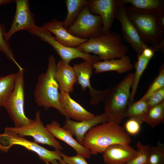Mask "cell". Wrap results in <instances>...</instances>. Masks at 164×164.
I'll list each match as a JSON object with an SVG mask.
<instances>
[{"label":"cell","instance_id":"cell-1","mask_svg":"<svg viewBox=\"0 0 164 164\" xmlns=\"http://www.w3.org/2000/svg\"><path fill=\"white\" fill-rule=\"evenodd\" d=\"M131 138L124 128L111 122H106L95 126L86 134L83 145L91 155L102 153L110 145L117 144L129 145Z\"/></svg>","mask_w":164,"mask_h":164},{"label":"cell","instance_id":"cell-2","mask_svg":"<svg viewBox=\"0 0 164 164\" xmlns=\"http://www.w3.org/2000/svg\"><path fill=\"white\" fill-rule=\"evenodd\" d=\"M56 63L54 56L50 55L48 59L47 68L45 73L39 75L34 91L36 104L45 110L53 108L66 118L69 115L60 102V93L55 77Z\"/></svg>","mask_w":164,"mask_h":164},{"label":"cell","instance_id":"cell-3","mask_svg":"<svg viewBox=\"0 0 164 164\" xmlns=\"http://www.w3.org/2000/svg\"><path fill=\"white\" fill-rule=\"evenodd\" d=\"M125 8L128 18L144 43L152 44L164 39L162 16L155 12L139 9L128 5H125Z\"/></svg>","mask_w":164,"mask_h":164},{"label":"cell","instance_id":"cell-4","mask_svg":"<svg viewBox=\"0 0 164 164\" xmlns=\"http://www.w3.org/2000/svg\"><path fill=\"white\" fill-rule=\"evenodd\" d=\"M133 75L130 73L115 86L111 88L109 87L103 101L104 113L107 122L119 125L125 118L130 96Z\"/></svg>","mask_w":164,"mask_h":164},{"label":"cell","instance_id":"cell-5","mask_svg":"<svg viewBox=\"0 0 164 164\" xmlns=\"http://www.w3.org/2000/svg\"><path fill=\"white\" fill-rule=\"evenodd\" d=\"M77 47L84 53H93L104 60L121 58L126 55L128 51L121 35L111 31L88 39Z\"/></svg>","mask_w":164,"mask_h":164},{"label":"cell","instance_id":"cell-6","mask_svg":"<svg viewBox=\"0 0 164 164\" xmlns=\"http://www.w3.org/2000/svg\"><path fill=\"white\" fill-rule=\"evenodd\" d=\"M24 71L23 68L19 69L16 73L14 89L4 106L17 128L29 125L33 121L27 117L24 112Z\"/></svg>","mask_w":164,"mask_h":164},{"label":"cell","instance_id":"cell-7","mask_svg":"<svg viewBox=\"0 0 164 164\" xmlns=\"http://www.w3.org/2000/svg\"><path fill=\"white\" fill-rule=\"evenodd\" d=\"M27 31L51 46L61 58V60L65 64H69L71 60L77 58H81L92 64L100 60L98 56L84 53L77 47H70L63 45L43 26L36 25Z\"/></svg>","mask_w":164,"mask_h":164},{"label":"cell","instance_id":"cell-8","mask_svg":"<svg viewBox=\"0 0 164 164\" xmlns=\"http://www.w3.org/2000/svg\"><path fill=\"white\" fill-rule=\"evenodd\" d=\"M18 145L36 153L40 159L45 163L52 162L55 160H62L61 150H48L37 143L29 141L24 137L20 136L5 131L0 134V151L6 152L13 145Z\"/></svg>","mask_w":164,"mask_h":164},{"label":"cell","instance_id":"cell-9","mask_svg":"<svg viewBox=\"0 0 164 164\" xmlns=\"http://www.w3.org/2000/svg\"><path fill=\"white\" fill-rule=\"evenodd\" d=\"M102 26L101 17L92 14L87 5L84 7L67 30L76 37L88 39L102 35Z\"/></svg>","mask_w":164,"mask_h":164},{"label":"cell","instance_id":"cell-10","mask_svg":"<svg viewBox=\"0 0 164 164\" xmlns=\"http://www.w3.org/2000/svg\"><path fill=\"white\" fill-rule=\"evenodd\" d=\"M5 131L21 137L31 136L34 142L48 145L56 149H63L60 142L44 125L39 111L36 113L34 120L30 125L20 128L8 127Z\"/></svg>","mask_w":164,"mask_h":164},{"label":"cell","instance_id":"cell-11","mask_svg":"<svg viewBox=\"0 0 164 164\" xmlns=\"http://www.w3.org/2000/svg\"><path fill=\"white\" fill-rule=\"evenodd\" d=\"M15 15L11 27L4 33V37L8 41L12 36L18 31L27 30L36 26L34 15L30 10L28 0H16Z\"/></svg>","mask_w":164,"mask_h":164},{"label":"cell","instance_id":"cell-12","mask_svg":"<svg viewBox=\"0 0 164 164\" xmlns=\"http://www.w3.org/2000/svg\"><path fill=\"white\" fill-rule=\"evenodd\" d=\"M91 63L84 61L79 64H75L73 67L77 77V84L79 85L82 90L86 92L88 88L91 96V105H96L103 101L104 98L109 87L102 91L94 89L91 86L90 78L94 70Z\"/></svg>","mask_w":164,"mask_h":164},{"label":"cell","instance_id":"cell-13","mask_svg":"<svg viewBox=\"0 0 164 164\" xmlns=\"http://www.w3.org/2000/svg\"><path fill=\"white\" fill-rule=\"evenodd\" d=\"M117 2L118 7L115 18L120 22L123 39L130 45L138 54H141L148 46L142 40L136 29L128 18L125 5Z\"/></svg>","mask_w":164,"mask_h":164},{"label":"cell","instance_id":"cell-14","mask_svg":"<svg viewBox=\"0 0 164 164\" xmlns=\"http://www.w3.org/2000/svg\"><path fill=\"white\" fill-rule=\"evenodd\" d=\"M87 5L91 12L102 19L103 34L108 32L112 26L118 5L116 0H89Z\"/></svg>","mask_w":164,"mask_h":164},{"label":"cell","instance_id":"cell-15","mask_svg":"<svg viewBox=\"0 0 164 164\" xmlns=\"http://www.w3.org/2000/svg\"><path fill=\"white\" fill-rule=\"evenodd\" d=\"M106 122L107 120L104 113L80 121H74L70 118H66L63 128L74 135L76 141L83 145L85 135L88 131L95 126Z\"/></svg>","mask_w":164,"mask_h":164},{"label":"cell","instance_id":"cell-16","mask_svg":"<svg viewBox=\"0 0 164 164\" xmlns=\"http://www.w3.org/2000/svg\"><path fill=\"white\" fill-rule=\"evenodd\" d=\"M137 150L128 145H111L102 153L105 164H126L136 155Z\"/></svg>","mask_w":164,"mask_h":164},{"label":"cell","instance_id":"cell-17","mask_svg":"<svg viewBox=\"0 0 164 164\" xmlns=\"http://www.w3.org/2000/svg\"><path fill=\"white\" fill-rule=\"evenodd\" d=\"M54 34L55 39L63 45L68 47H76L88 39L80 38L70 33L63 26L62 22L56 19L45 23L43 26Z\"/></svg>","mask_w":164,"mask_h":164},{"label":"cell","instance_id":"cell-18","mask_svg":"<svg viewBox=\"0 0 164 164\" xmlns=\"http://www.w3.org/2000/svg\"><path fill=\"white\" fill-rule=\"evenodd\" d=\"M46 128L55 138L63 141L72 148L77 152V155L85 159H89L91 155L90 151L86 148L79 144L73 137L69 132L61 127L57 121L53 120L46 125Z\"/></svg>","mask_w":164,"mask_h":164},{"label":"cell","instance_id":"cell-19","mask_svg":"<svg viewBox=\"0 0 164 164\" xmlns=\"http://www.w3.org/2000/svg\"><path fill=\"white\" fill-rule=\"evenodd\" d=\"M55 77L60 91L70 93L73 90V85L77 81L73 67L61 60L56 63Z\"/></svg>","mask_w":164,"mask_h":164},{"label":"cell","instance_id":"cell-20","mask_svg":"<svg viewBox=\"0 0 164 164\" xmlns=\"http://www.w3.org/2000/svg\"><path fill=\"white\" fill-rule=\"evenodd\" d=\"M60 102L70 118L77 121L91 118L95 115L73 100L69 93L60 91Z\"/></svg>","mask_w":164,"mask_h":164},{"label":"cell","instance_id":"cell-21","mask_svg":"<svg viewBox=\"0 0 164 164\" xmlns=\"http://www.w3.org/2000/svg\"><path fill=\"white\" fill-rule=\"evenodd\" d=\"M96 73L114 71L121 74L130 71L134 67L130 57L127 55L118 59L99 61L92 64Z\"/></svg>","mask_w":164,"mask_h":164},{"label":"cell","instance_id":"cell-22","mask_svg":"<svg viewBox=\"0 0 164 164\" xmlns=\"http://www.w3.org/2000/svg\"><path fill=\"white\" fill-rule=\"evenodd\" d=\"M124 5L127 4L139 9L155 12L162 16H164L163 0H116Z\"/></svg>","mask_w":164,"mask_h":164},{"label":"cell","instance_id":"cell-23","mask_svg":"<svg viewBox=\"0 0 164 164\" xmlns=\"http://www.w3.org/2000/svg\"><path fill=\"white\" fill-rule=\"evenodd\" d=\"M67 13L66 18L62 22L63 26L67 29L74 22L83 8L88 4V0H65Z\"/></svg>","mask_w":164,"mask_h":164},{"label":"cell","instance_id":"cell-24","mask_svg":"<svg viewBox=\"0 0 164 164\" xmlns=\"http://www.w3.org/2000/svg\"><path fill=\"white\" fill-rule=\"evenodd\" d=\"M137 59V61L134 65L135 68V72L133 74V82L131 87L132 91L128 105L135 101V95L140 78L151 60L145 57L142 53L138 54Z\"/></svg>","mask_w":164,"mask_h":164},{"label":"cell","instance_id":"cell-25","mask_svg":"<svg viewBox=\"0 0 164 164\" xmlns=\"http://www.w3.org/2000/svg\"><path fill=\"white\" fill-rule=\"evenodd\" d=\"M16 73L0 77V108L4 106L15 87Z\"/></svg>","mask_w":164,"mask_h":164},{"label":"cell","instance_id":"cell-26","mask_svg":"<svg viewBox=\"0 0 164 164\" xmlns=\"http://www.w3.org/2000/svg\"><path fill=\"white\" fill-rule=\"evenodd\" d=\"M149 107L146 100H139L128 105L125 115V118H135L142 124L143 119Z\"/></svg>","mask_w":164,"mask_h":164},{"label":"cell","instance_id":"cell-27","mask_svg":"<svg viewBox=\"0 0 164 164\" xmlns=\"http://www.w3.org/2000/svg\"><path fill=\"white\" fill-rule=\"evenodd\" d=\"M143 122L154 128L164 122V101L149 108L143 119Z\"/></svg>","mask_w":164,"mask_h":164},{"label":"cell","instance_id":"cell-28","mask_svg":"<svg viewBox=\"0 0 164 164\" xmlns=\"http://www.w3.org/2000/svg\"><path fill=\"white\" fill-rule=\"evenodd\" d=\"M148 164H164V145L159 141L156 146L150 147Z\"/></svg>","mask_w":164,"mask_h":164},{"label":"cell","instance_id":"cell-29","mask_svg":"<svg viewBox=\"0 0 164 164\" xmlns=\"http://www.w3.org/2000/svg\"><path fill=\"white\" fill-rule=\"evenodd\" d=\"M5 30V26L0 24V52L4 54L9 60L12 61L19 69H22L15 60L13 50L10 47L8 41L5 39L4 33L6 32Z\"/></svg>","mask_w":164,"mask_h":164},{"label":"cell","instance_id":"cell-30","mask_svg":"<svg viewBox=\"0 0 164 164\" xmlns=\"http://www.w3.org/2000/svg\"><path fill=\"white\" fill-rule=\"evenodd\" d=\"M150 145L143 144L140 141L136 144L137 153L126 164H148V158Z\"/></svg>","mask_w":164,"mask_h":164},{"label":"cell","instance_id":"cell-31","mask_svg":"<svg viewBox=\"0 0 164 164\" xmlns=\"http://www.w3.org/2000/svg\"><path fill=\"white\" fill-rule=\"evenodd\" d=\"M164 87V66L162 64L159 69V74L152 83L146 93L140 99L146 100L153 93Z\"/></svg>","mask_w":164,"mask_h":164},{"label":"cell","instance_id":"cell-32","mask_svg":"<svg viewBox=\"0 0 164 164\" xmlns=\"http://www.w3.org/2000/svg\"><path fill=\"white\" fill-rule=\"evenodd\" d=\"M141 124L137 120L129 118L125 123L124 129L129 135H135L139 133Z\"/></svg>","mask_w":164,"mask_h":164},{"label":"cell","instance_id":"cell-33","mask_svg":"<svg viewBox=\"0 0 164 164\" xmlns=\"http://www.w3.org/2000/svg\"><path fill=\"white\" fill-rule=\"evenodd\" d=\"M146 100L149 108L164 101V87L154 92Z\"/></svg>","mask_w":164,"mask_h":164},{"label":"cell","instance_id":"cell-34","mask_svg":"<svg viewBox=\"0 0 164 164\" xmlns=\"http://www.w3.org/2000/svg\"><path fill=\"white\" fill-rule=\"evenodd\" d=\"M62 155L63 160L67 164H88L84 158L77 154L69 156L63 153Z\"/></svg>","mask_w":164,"mask_h":164},{"label":"cell","instance_id":"cell-35","mask_svg":"<svg viewBox=\"0 0 164 164\" xmlns=\"http://www.w3.org/2000/svg\"><path fill=\"white\" fill-rule=\"evenodd\" d=\"M45 164H67L65 162L63 159L58 160H55L52 162L50 163L47 162L45 163Z\"/></svg>","mask_w":164,"mask_h":164},{"label":"cell","instance_id":"cell-36","mask_svg":"<svg viewBox=\"0 0 164 164\" xmlns=\"http://www.w3.org/2000/svg\"><path fill=\"white\" fill-rule=\"evenodd\" d=\"M14 1L12 0H0V5L11 4Z\"/></svg>","mask_w":164,"mask_h":164}]
</instances>
